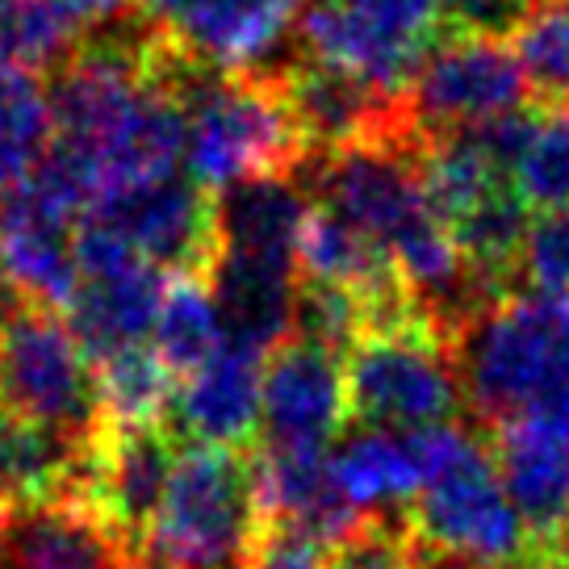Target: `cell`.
I'll return each instance as SVG.
<instances>
[{"label":"cell","mask_w":569,"mask_h":569,"mask_svg":"<svg viewBox=\"0 0 569 569\" xmlns=\"http://www.w3.org/2000/svg\"><path fill=\"white\" fill-rule=\"evenodd\" d=\"M452 360L486 423L532 419L569 440V302L507 293L452 336Z\"/></svg>","instance_id":"1"},{"label":"cell","mask_w":569,"mask_h":569,"mask_svg":"<svg viewBox=\"0 0 569 569\" xmlns=\"http://www.w3.org/2000/svg\"><path fill=\"white\" fill-rule=\"evenodd\" d=\"M419 498L407 532L415 549L465 569H502L532 557V536L502 490L490 448L457 423L407 431Z\"/></svg>","instance_id":"2"},{"label":"cell","mask_w":569,"mask_h":569,"mask_svg":"<svg viewBox=\"0 0 569 569\" xmlns=\"http://www.w3.org/2000/svg\"><path fill=\"white\" fill-rule=\"evenodd\" d=\"M184 101V177L201 193L243 180L298 177L310 160L281 76H213L193 68L180 84Z\"/></svg>","instance_id":"3"},{"label":"cell","mask_w":569,"mask_h":569,"mask_svg":"<svg viewBox=\"0 0 569 569\" xmlns=\"http://www.w3.org/2000/svg\"><path fill=\"white\" fill-rule=\"evenodd\" d=\"M260 536L248 461L231 448H180L168 490L142 532L147 561L172 569H243Z\"/></svg>","instance_id":"4"},{"label":"cell","mask_w":569,"mask_h":569,"mask_svg":"<svg viewBox=\"0 0 569 569\" xmlns=\"http://www.w3.org/2000/svg\"><path fill=\"white\" fill-rule=\"evenodd\" d=\"M348 410L365 427L423 431L452 423L461 407V381L452 339L427 319L377 327L348 352Z\"/></svg>","instance_id":"5"},{"label":"cell","mask_w":569,"mask_h":569,"mask_svg":"<svg viewBox=\"0 0 569 569\" xmlns=\"http://www.w3.org/2000/svg\"><path fill=\"white\" fill-rule=\"evenodd\" d=\"M0 410L89 445L106 427L84 348L63 315L21 306L0 322Z\"/></svg>","instance_id":"6"},{"label":"cell","mask_w":569,"mask_h":569,"mask_svg":"<svg viewBox=\"0 0 569 569\" xmlns=\"http://www.w3.org/2000/svg\"><path fill=\"white\" fill-rule=\"evenodd\" d=\"M436 30L440 0H315L298 18V47L310 63L407 97Z\"/></svg>","instance_id":"7"},{"label":"cell","mask_w":569,"mask_h":569,"mask_svg":"<svg viewBox=\"0 0 569 569\" xmlns=\"http://www.w3.org/2000/svg\"><path fill=\"white\" fill-rule=\"evenodd\" d=\"M407 109L423 142L532 109V97L511 42L440 34L410 76Z\"/></svg>","instance_id":"8"},{"label":"cell","mask_w":569,"mask_h":569,"mask_svg":"<svg viewBox=\"0 0 569 569\" xmlns=\"http://www.w3.org/2000/svg\"><path fill=\"white\" fill-rule=\"evenodd\" d=\"M76 264H80V289L63 322L84 348L89 365L122 348L147 343L168 272L147 264L122 239H113L92 222H80L76 231Z\"/></svg>","instance_id":"9"},{"label":"cell","mask_w":569,"mask_h":569,"mask_svg":"<svg viewBox=\"0 0 569 569\" xmlns=\"http://www.w3.org/2000/svg\"><path fill=\"white\" fill-rule=\"evenodd\" d=\"M84 222L122 239L160 272H206L213 260V197L184 172L106 189Z\"/></svg>","instance_id":"10"},{"label":"cell","mask_w":569,"mask_h":569,"mask_svg":"<svg viewBox=\"0 0 569 569\" xmlns=\"http://www.w3.org/2000/svg\"><path fill=\"white\" fill-rule=\"evenodd\" d=\"M76 222L59 201L26 180L0 201V281L26 306L68 315L80 289Z\"/></svg>","instance_id":"11"},{"label":"cell","mask_w":569,"mask_h":569,"mask_svg":"<svg viewBox=\"0 0 569 569\" xmlns=\"http://www.w3.org/2000/svg\"><path fill=\"white\" fill-rule=\"evenodd\" d=\"M248 473L264 532H289L336 549L365 523L339 490L327 448L264 445L248 461Z\"/></svg>","instance_id":"12"},{"label":"cell","mask_w":569,"mask_h":569,"mask_svg":"<svg viewBox=\"0 0 569 569\" xmlns=\"http://www.w3.org/2000/svg\"><path fill=\"white\" fill-rule=\"evenodd\" d=\"M348 415V381L336 352L289 336L264 356L260 377V423L268 445L327 448Z\"/></svg>","instance_id":"13"},{"label":"cell","mask_w":569,"mask_h":569,"mask_svg":"<svg viewBox=\"0 0 569 569\" xmlns=\"http://www.w3.org/2000/svg\"><path fill=\"white\" fill-rule=\"evenodd\" d=\"M298 18L302 0H189L168 34L213 76H272L268 63L298 34Z\"/></svg>","instance_id":"14"},{"label":"cell","mask_w":569,"mask_h":569,"mask_svg":"<svg viewBox=\"0 0 569 569\" xmlns=\"http://www.w3.org/2000/svg\"><path fill=\"white\" fill-rule=\"evenodd\" d=\"M4 569H130L134 545L76 498L13 507L0 532Z\"/></svg>","instance_id":"15"},{"label":"cell","mask_w":569,"mask_h":569,"mask_svg":"<svg viewBox=\"0 0 569 569\" xmlns=\"http://www.w3.org/2000/svg\"><path fill=\"white\" fill-rule=\"evenodd\" d=\"M260 377H264V356L234 343H222L201 369L180 377L172 419L189 436V445L231 448V452L248 445L260 427Z\"/></svg>","instance_id":"16"},{"label":"cell","mask_w":569,"mask_h":569,"mask_svg":"<svg viewBox=\"0 0 569 569\" xmlns=\"http://www.w3.org/2000/svg\"><path fill=\"white\" fill-rule=\"evenodd\" d=\"M495 469L519 511L532 545H552L569 532V440L532 419L495 427Z\"/></svg>","instance_id":"17"},{"label":"cell","mask_w":569,"mask_h":569,"mask_svg":"<svg viewBox=\"0 0 569 569\" xmlns=\"http://www.w3.org/2000/svg\"><path fill=\"white\" fill-rule=\"evenodd\" d=\"M206 281H210L213 306L222 319V343L268 356L293 336V306H298V284H302L298 264L213 256Z\"/></svg>","instance_id":"18"},{"label":"cell","mask_w":569,"mask_h":569,"mask_svg":"<svg viewBox=\"0 0 569 569\" xmlns=\"http://www.w3.org/2000/svg\"><path fill=\"white\" fill-rule=\"evenodd\" d=\"M310 218L298 177L231 184L213 197V256L298 264V234Z\"/></svg>","instance_id":"19"},{"label":"cell","mask_w":569,"mask_h":569,"mask_svg":"<svg viewBox=\"0 0 569 569\" xmlns=\"http://www.w3.org/2000/svg\"><path fill=\"white\" fill-rule=\"evenodd\" d=\"M331 469L356 516L390 511L419 498V465L410 452V436L402 431L360 427L339 440V448L331 452Z\"/></svg>","instance_id":"20"},{"label":"cell","mask_w":569,"mask_h":569,"mask_svg":"<svg viewBox=\"0 0 569 569\" xmlns=\"http://www.w3.org/2000/svg\"><path fill=\"white\" fill-rule=\"evenodd\" d=\"M80 448L84 445H76L51 427L26 423L18 415L0 410V495L9 498V507L63 498L76 478Z\"/></svg>","instance_id":"21"},{"label":"cell","mask_w":569,"mask_h":569,"mask_svg":"<svg viewBox=\"0 0 569 569\" xmlns=\"http://www.w3.org/2000/svg\"><path fill=\"white\" fill-rule=\"evenodd\" d=\"M151 348L172 369V377H189L222 348V319L206 272H168Z\"/></svg>","instance_id":"22"},{"label":"cell","mask_w":569,"mask_h":569,"mask_svg":"<svg viewBox=\"0 0 569 569\" xmlns=\"http://www.w3.org/2000/svg\"><path fill=\"white\" fill-rule=\"evenodd\" d=\"M92 381L101 419L109 427H160L177 398V377L151 343L92 360Z\"/></svg>","instance_id":"23"},{"label":"cell","mask_w":569,"mask_h":569,"mask_svg":"<svg viewBox=\"0 0 569 569\" xmlns=\"http://www.w3.org/2000/svg\"><path fill=\"white\" fill-rule=\"evenodd\" d=\"M54 142L51 97L38 76L0 71V201L21 189Z\"/></svg>","instance_id":"24"},{"label":"cell","mask_w":569,"mask_h":569,"mask_svg":"<svg viewBox=\"0 0 569 569\" xmlns=\"http://www.w3.org/2000/svg\"><path fill=\"white\" fill-rule=\"evenodd\" d=\"M84 30L59 0H0V71H26L68 63Z\"/></svg>","instance_id":"25"},{"label":"cell","mask_w":569,"mask_h":569,"mask_svg":"<svg viewBox=\"0 0 569 569\" xmlns=\"http://www.w3.org/2000/svg\"><path fill=\"white\" fill-rule=\"evenodd\" d=\"M511 51L540 109L569 106V0H536L511 34Z\"/></svg>","instance_id":"26"},{"label":"cell","mask_w":569,"mask_h":569,"mask_svg":"<svg viewBox=\"0 0 569 569\" xmlns=\"http://www.w3.org/2000/svg\"><path fill=\"white\" fill-rule=\"evenodd\" d=\"M511 189L528 210H569V106L536 113L532 139L511 168Z\"/></svg>","instance_id":"27"},{"label":"cell","mask_w":569,"mask_h":569,"mask_svg":"<svg viewBox=\"0 0 569 569\" xmlns=\"http://www.w3.org/2000/svg\"><path fill=\"white\" fill-rule=\"evenodd\" d=\"M327 569H415V540L393 519H365L331 549Z\"/></svg>","instance_id":"28"},{"label":"cell","mask_w":569,"mask_h":569,"mask_svg":"<svg viewBox=\"0 0 569 569\" xmlns=\"http://www.w3.org/2000/svg\"><path fill=\"white\" fill-rule=\"evenodd\" d=\"M536 0H440V26L445 34L469 38H507L519 30V21L532 13Z\"/></svg>","instance_id":"29"},{"label":"cell","mask_w":569,"mask_h":569,"mask_svg":"<svg viewBox=\"0 0 569 569\" xmlns=\"http://www.w3.org/2000/svg\"><path fill=\"white\" fill-rule=\"evenodd\" d=\"M243 569H327L322 545L289 532H264Z\"/></svg>","instance_id":"30"},{"label":"cell","mask_w":569,"mask_h":569,"mask_svg":"<svg viewBox=\"0 0 569 569\" xmlns=\"http://www.w3.org/2000/svg\"><path fill=\"white\" fill-rule=\"evenodd\" d=\"M59 4L76 18L80 30H89V26L109 30V26H118V21L126 18V9H130V0H59Z\"/></svg>","instance_id":"31"},{"label":"cell","mask_w":569,"mask_h":569,"mask_svg":"<svg viewBox=\"0 0 569 569\" xmlns=\"http://www.w3.org/2000/svg\"><path fill=\"white\" fill-rule=\"evenodd\" d=\"M134 4V13H139L142 26H151V30H172L180 21V13L189 9V0H130Z\"/></svg>","instance_id":"32"},{"label":"cell","mask_w":569,"mask_h":569,"mask_svg":"<svg viewBox=\"0 0 569 569\" xmlns=\"http://www.w3.org/2000/svg\"><path fill=\"white\" fill-rule=\"evenodd\" d=\"M536 569H569V532L561 536V540H552V545H545V549H540V557H536Z\"/></svg>","instance_id":"33"},{"label":"cell","mask_w":569,"mask_h":569,"mask_svg":"<svg viewBox=\"0 0 569 569\" xmlns=\"http://www.w3.org/2000/svg\"><path fill=\"white\" fill-rule=\"evenodd\" d=\"M9 511H13V507H9V498L0 495V532H4V519H9Z\"/></svg>","instance_id":"34"},{"label":"cell","mask_w":569,"mask_h":569,"mask_svg":"<svg viewBox=\"0 0 569 569\" xmlns=\"http://www.w3.org/2000/svg\"><path fill=\"white\" fill-rule=\"evenodd\" d=\"M130 569H172V566H163V561H139V566H130Z\"/></svg>","instance_id":"35"},{"label":"cell","mask_w":569,"mask_h":569,"mask_svg":"<svg viewBox=\"0 0 569 569\" xmlns=\"http://www.w3.org/2000/svg\"><path fill=\"white\" fill-rule=\"evenodd\" d=\"M0 569H4V566H0Z\"/></svg>","instance_id":"36"}]
</instances>
